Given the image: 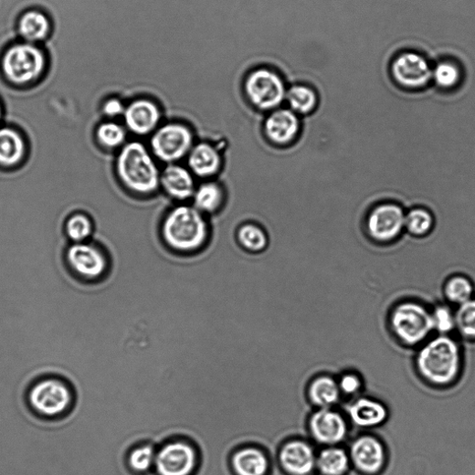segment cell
I'll return each instance as SVG.
<instances>
[{"instance_id":"6da1fadb","label":"cell","mask_w":475,"mask_h":475,"mask_svg":"<svg viewBox=\"0 0 475 475\" xmlns=\"http://www.w3.org/2000/svg\"><path fill=\"white\" fill-rule=\"evenodd\" d=\"M116 172L126 188L140 195H150L160 187L161 172L153 155L141 142L125 144L116 159Z\"/></svg>"},{"instance_id":"7a4b0ae2","label":"cell","mask_w":475,"mask_h":475,"mask_svg":"<svg viewBox=\"0 0 475 475\" xmlns=\"http://www.w3.org/2000/svg\"><path fill=\"white\" fill-rule=\"evenodd\" d=\"M162 234L166 245L178 252H193L207 239L208 226L195 206H180L172 209L164 220Z\"/></svg>"},{"instance_id":"3957f363","label":"cell","mask_w":475,"mask_h":475,"mask_svg":"<svg viewBox=\"0 0 475 475\" xmlns=\"http://www.w3.org/2000/svg\"><path fill=\"white\" fill-rule=\"evenodd\" d=\"M419 372L428 382L448 385L458 376L460 369V352L457 343L440 336L425 345L417 358Z\"/></svg>"},{"instance_id":"277c9868","label":"cell","mask_w":475,"mask_h":475,"mask_svg":"<svg viewBox=\"0 0 475 475\" xmlns=\"http://www.w3.org/2000/svg\"><path fill=\"white\" fill-rule=\"evenodd\" d=\"M2 69L10 83L27 87L46 76L48 69V55L39 45L25 41L16 43L5 51Z\"/></svg>"},{"instance_id":"5b68a950","label":"cell","mask_w":475,"mask_h":475,"mask_svg":"<svg viewBox=\"0 0 475 475\" xmlns=\"http://www.w3.org/2000/svg\"><path fill=\"white\" fill-rule=\"evenodd\" d=\"M243 90L252 106L259 111H272L286 100L288 88L284 76L278 69L261 66L245 76Z\"/></svg>"},{"instance_id":"8992f818","label":"cell","mask_w":475,"mask_h":475,"mask_svg":"<svg viewBox=\"0 0 475 475\" xmlns=\"http://www.w3.org/2000/svg\"><path fill=\"white\" fill-rule=\"evenodd\" d=\"M391 326L396 335L408 345L420 343L435 330L432 313L413 301L402 302L393 310Z\"/></svg>"},{"instance_id":"52a82bcc","label":"cell","mask_w":475,"mask_h":475,"mask_svg":"<svg viewBox=\"0 0 475 475\" xmlns=\"http://www.w3.org/2000/svg\"><path fill=\"white\" fill-rule=\"evenodd\" d=\"M390 71L394 82L407 92L423 91L432 83L433 67L419 52L399 53L393 59Z\"/></svg>"},{"instance_id":"ba28073f","label":"cell","mask_w":475,"mask_h":475,"mask_svg":"<svg viewBox=\"0 0 475 475\" xmlns=\"http://www.w3.org/2000/svg\"><path fill=\"white\" fill-rule=\"evenodd\" d=\"M200 456L197 448L187 440H172L157 452L154 469L157 475H195Z\"/></svg>"},{"instance_id":"9c48e42d","label":"cell","mask_w":475,"mask_h":475,"mask_svg":"<svg viewBox=\"0 0 475 475\" xmlns=\"http://www.w3.org/2000/svg\"><path fill=\"white\" fill-rule=\"evenodd\" d=\"M194 147L191 130L180 123H170L158 128L151 139L152 153L166 164H174L189 155Z\"/></svg>"},{"instance_id":"30bf717a","label":"cell","mask_w":475,"mask_h":475,"mask_svg":"<svg viewBox=\"0 0 475 475\" xmlns=\"http://www.w3.org/2000/svg\"><path fill=\"white\" fill-rule=\"evenodd\" d=\"M73 400L69 386L50 378L37 383L30 390L28 401L33 409L46 418H56L68 411Z\"/></svg>"},{"instance_id":"8fae6325","label":"cell","mask_w":475,"mask_h":475,"mask_svg":"<svg viewBox=\"0 0 475 475\" xmlns=\"http://www.w3.org/2000/svg\"><path fill=\"white\" fill-rule=\"evenodd\" d=\"M406 211L396 203L385 202L375 206L365 221L366 233L377 244H390L405 231Z\"/></svg>"},{"instance_id":"7c38bea8","label":"cell","mask_w":475,"mask_h":475,"mask_svg":"<svg viewBox=\"0 0 475 475\" xmlns=\"http://www.w3.org/2000/svg\"><path fill=\"white\" fill-rule=\"evenodd\" d=\"M348 425L343 414L332 408H317L310 416L308 430L315 443L336 446L345 441Z\"/></svg>"},{"instance_id":"4fadbf2b","label":"cell","mask_w":475,"mask_h":475,"mask_svg":"<svg viewBox=\"0 0 475 475\" xmlns=\"http://www.w3.org/2000/svg\"><path fill=\"white\" fill-rule=\"evenodd\" d=\"M317 453L310 441L293 438L282 444L278 463L286 475H314Z\"/></svg>"},{"instance_id":"5bb4252c","label":"cell","mask_w":475,"mask_h":475,"mask_svg":"<svg viewBox=\"0 0 475 475\" xmlns=\"http://www.w3.org/2000/svg\"><path fill=\"white\" fill-rule=\"evenodd\" d=\"M348 454L352 468L363 475H378L386 461L383 443L373 436H362L354 439Z\"/></svg>"},{"instance_id":"9a60e30c","label":"cell","mask_w":475,"mask_h":475,"mask_svg":"<svg viewBox=\"0 0 475 475\" xmlns=\"http://www.w3.org/2000/svg\"><path fill=\"white\" fill-rule=\"evenodd\" d=\"M123 117L131 132L138 136H146L157 130L161 121V111L155 102L142 98L126 106Z\"/></svg>"},{"instance_id":"2e32d148","label":"cell","mask_w":475,"mask_h":475,"mask_svg":"<svg viewBox=\"0 0 475 475\" xmlns=\"http://www.w3.org/2000/svg\"><path fill=\"white\" fill-rule=\"evenodd\" d=\"M67 259L74 272L89 280L102 276L107 268L103 254L97 248L85 243L71 246Z\"/></svg>"},{"instance_id":"e0dca14e","label":"cell","mask_w":475,"mask_h":475,"mask_svg":"<svg viewBox=\"0 0 475 475\" xmlns=\"http://www.w3.org/2000/svg\"><path fill=\"white\" fill-rule=\"evenodd\" d=\"M343 413L353 426L374 428L383 425L388 412L383 403L371 397H359L343 405Z\"/></svg>"},{"instance_id":"ac0fdd59","label":"cell","mask_w":475,"mask_h":475,"mask_svg":"<svg viewBox=\"0 0 475 475\" xmlns=\"http://www.w3.org/2000/svg\"><path fill=\"white\" fill-rule=\"evenodd\" d=\"M300 116L290 109H277L270 112L264 123L268 140L277 145H287L300 134Z\"/></svg>"},{"instance_id":"d6986e66","label":"cell","mask_w":475,"mask_h":475,"mask_svg":"<svg viewBox=\"0 0 475 475\" xmlns=\"http://www.w3.org/2000/svg\"><path fill=\"white\" fill-rule=\"evenodd\" d=\"M160 186L168 196L177 201L192 198L196 190L193 173L176 164H169L163 170L160 175Z\"/></svg>"},{"instance_id":"ffe728a7","label":"cell","mask_w":475,"mask_h":475,"mask_svg":"<svg viewBox=\"0 0 475 475\" xmlns=\"http://www.w3.org/2000/svg\"><path fill=\"white\" fill-rule=\"evenodd\" d=\"M234 475H269L270 461L267 453L256 446L236 449L229 459Z\"/></svg>"},{"instance_id":"44dd1931","label":"cell","mask_w":475,"mask_h":475,"mask_svg":"<svg viewBox=\"0 0 475 475\" xmlns=\"http://www.w3.org/2000/svg\"><path fill=\"white\" fill-rule=\"evenodd\" d=\"M53 31V24L48 15L38 9L24 12L17 22V32L23 41L39 45L48 40Z\"/></svg>"},{"instance_id":"7402d4cb","label":"cell","mask_w":475,"mask_h":475,"mask_svg":"<svg viewBox=\"0 0 475 475\" xmlns=\"http://www.w3.org/2000/svg\"><path fill=\"white\" fill-rule=\"evenodd\" d=\"M189 168L193 174L210 177L216 174L222 165V158L217 149L207 142L194 146L189 153Z\"/></svg>"},{"instance_id":"603a6c76","label":"cell","mask_w":475,"mask_h":475,"mask_svg":"<svg viewBox=\"0 0 475 475\" xmlns=\"http://www.w3.org/2000/svg\"><path fill=\"white\" fill-rule=\"evenodd\" d=\"M311 405L316 408H332L341 399L337 380L330 375H319L311 380L307 389Z\"/></svg>"},{"instance_id":"cb8c5ba5","label":"cell","mask_w":475,"mask_h":475,"mask_svg":"<svg viewBox=\"0 0 475 475\" xmlns=\"http://www.w3.org/2000/svg\"><path fill=\"white\" fill-rule=\"evenodd\" d=\"M285 100L289 109L297 115H308L317 110L320 96L313 86L296 83L288 89Z\"/></svg>"},{"instance_id":"d4e9b609","label":"cell","mask_w":475,"mask_h":475,"mask_svg":"<svg viewBox=\"0 0 475 475\" xmlns=\"http://www.w3.org/2000/svg\"><path fill=\"white\" fill-rule=\"evenodd\" d=\"M351 468L349 454L343 448L330 446L317 454L316 471L320 475H346Z\"/></svg>"},{"instance_id":"484cf974","label":"cell","mask_w":475,"mask_h":475,"mask_svg":"<svg viewBox=\"0 0 475 475\" xmlns=\"http://www.w3.org/2000/svg\"><path fill=\"white\" fill-rule=\"evenodd\" d=\"M26 152V142L16 131L10 128L0 129V165H17L24 159Z\"/></svg>"},{"instance_id":"4316f807","label":"cell","mask_w":475,"mask_h":475,"mask_svg":"<svg viewBox=\"0 0 475 475\" xmlns=\"http://www.w3.org/2000/svg\"><path fill=\"white\" fill-rule=\"evenodd\" d=\"M461 81L462 72L456 62L443 59L433 67L432 82L439 90L453 92L459 89Z\"/></svg>"},{"instance_id":"83f0119b","label":"cell","mask_w":475,"mask_h":475,"mask_svg":"<svg viewBox=\"0 0 475 475\" xmlns=\"http://www.w3.org/2000/svg\"><path fill=\"white\" fill-rule=\"evenodd\" d=\"M474 292L475 289L472 281L468 277L460 274L449 278L443 288L446 299L458 306L472 300Z\"/></svg>"},{"instance_id":"f1b7e54d","label":"cell","mask_w":475,"mask_h":475,"mask_svg":"<svg viewBox=\"0 0 475 475\" xmlns=\"http://www.w3.org/2000/svg\"><path fill=\"white\" fill-rule=\"evenodd\" d=\"M194 206L202 214L217 211L224 200L222 188L215 183H206L199 186L193 196Z\"/></svg>"},{"instance_id":"f546056e","label":"cell","mask_w":475,"mask_h":475,"mask_svg":"<svg viewBox=\"0 0 475 475\" xmlns=\"http://www.w3.org/2000/svg\"><path fill=\"white\" fill-rule=\"evenodd\" d=\"M434 224V217L427 208L414 207L406 211L405 230L412 236H427L432 231Z\"/></svg>"},{"instance_id":"4dcf8cb0","label":"cell","mask_w":475,"mask_h":475,"mask_svg":"<svg viewBox=\"0 0 475 475\" xmlns=\"http://www.w3.org/2000/svg\"><path fill=\"white\" fill-rule=\"evenodd\" d=\"M238 241L248 251L259 253L269 245V237L265 230L253 223H248L238 230Z\"/></svg>"},{"instance_id":"1f68e13d","label":"cell","mask_w":475,"mask_h":475,"mask_svg":"<svg viewBox=\"0 0 475 475\" xmlns=\"http://www.w3.org/2000/svg\"><path fill=\"white\" fill-rule=\"evenodd\" d=\"M99 143L107 149L123 147L127 139L125 129L114 122H105L100 125L96 132Z\"/></svg>"},{"instance_id":"d6a6232c","label":"cell","mask_w":475,"mask_h":475,"mask_svg":"<svg viewBox=\"0 0 475 475\" xmlns=\"http://www.w3.org/2000/svg\"><path fill=\"white\" fill-rule=\"evenodd\" d=\"M155 457L156 450L152 445L140 446L131 451L129 466L135 472H147L154 467Z\"/></svg>"},{"instance_id":"836d02e7","label":"cell","mask_w":475,"mask_h":475,"mask_svg":"<svg viewBox=\"0 0 475 475\" xmlns=\"http://www.w3.org/2000/svg\"><path fill=\"white\" fill-rule=\"evenodd\" d=\"M93 225L90 219L82 214L72 216L67 222L66 231L75 244L84 243L91 235Z\"/></svg>"},{"instance_id":"e575fe53","label":"cell","mask_w":475,"mask_h":475,"mask_svg":"<svg viewBox=\"0 0 475 475\" xmlns=\"http://www.w3.org/2000/svg\"><path fill=\"white\" fill-rule=\"evenodd\" d=\"M455 321L456 326L464 336L475 338V299L459 306Z\"/></svg>"},{"instance_id":"d590c367","label":"cell","mask_w":475,"mask_h":475,"mask_svg":"<svg viewBox=\"0 0 475 475\" xmlns=\"http://www.w3.org/2000/svg\"><path fill=\"white\" fill-rule=\"evenodd\" d=\"M337 383L343 397H354L364 388V380L360 375L347 372L337 378Z\"/></svg>"},{"instance_id":"8d00e7d4","label":"cell","mask_w":475,"mask_h":475,"mask_svg":"<svg viewBox=\"0 0 475 475\" xmlns=\"http://www.w3.org/2000/svg\"><path fill=\"white\" fill-rule=\"evenodd\" d=\"M434 329L440 333H448L456 326L455 315L447 306H438L432 313Z\"/></svg>"},{"instance_id":"74e56055","label":"cell","mask_w":475,"mask_h":475,"mask_svg":"<svg viewBox=\"0 0 475 475\" xmlns=\"http://www.w3.org/2000/svg\"><path fill=\"white\" fill-rule=\"evenodd\" d=\"M126 106L121 100L117 98H110L107 99L102 104V112L103 114L111 119L123 116Z\"/></svg>"},{"instance_id":"f35d334b","label":"cell","mask_w":475,"mask_h":475,"mask_svg":"<svg viewBox=\"0 0 475 475\" xmlns=\"http://www.w3.org/2000/svg\"><path fill=\"white\" fill-rule=\"evenodd\" d=\"M2 116H3V110H2V106H0V119H2Z\"/></svg>"}]
</instances>
